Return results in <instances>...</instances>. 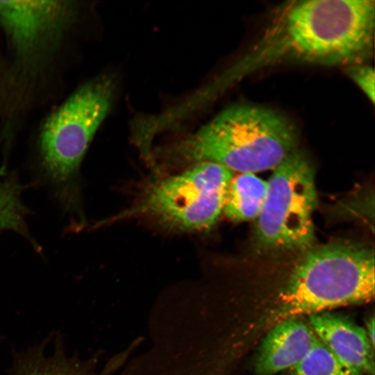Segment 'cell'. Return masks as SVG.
<instances>
[{"label": "cell", "mask_w": 375, "mask_h": 375, "mask_svg": "<svg viewBox=\"0 0 375 375\" xmlns=\"http://www.w3.org/2000/svg\"><path fill=\"white\" fill-rule=\"evenodd\" d=\"M309 322L316 337L342 363L360 374H374V348L365 329L325 312L309 315Z\"/></svg>", "instance_id": "obj_8"}, {"label": "cell", "mask_w": 375, "mask_h": 375, "mask_svg": "<svg viewBox=\"0 0 375 375\" xmlns=\"http://www.w3.org/2000/svg\"><path fill=\"white\" fill-rule=\"evenodd\" d=\"M133 342L127 349L113 356L99 373L86 362L69 360L58 353L46 356L35 353L18 367L15 375H111L127 360L136 347Z\"/></svg>", "instance_id": "obj_10"}, {"label": "cell", "mask_w": 375, "mask_h": 375, "mask_svg": "<svg viewBox=\"0 0 375 375\" xmlns=\"http://www.w3.org/2000/svg\"><path fill=\"white\" fill-rule=\"evenodd\" d=\"M374 283L370 247L347 241L311 247L280 294L276 320L369 302L374 297Z\"/></svg>", "instance_id": "obj_3"}, {"label": "cell", "mask_w": 375, "mask_h": 375, "mask_svg": "<svg viewBox=\"0 0 375 375\" xmlns=\"http://www.w3.org/2000/svg\"><path fill=\"white\" fill-rule=\"evenodd\" d=\"M374 317H371L368 322H367L365 332L367 333V335L368 337L369 341L372 346V347L374 349Z\"/></svg>", "instance_id": "obj_15"}, {"label": "cell", "mask_w": 375, "mask_h": 375, "mask_svg": "<svg viewBox=\"0 0 375 375\" xmlns=\"http://www.w3.org/2000/svg\"><path fill=\"white\" fill-rule=\"evenodd\" d=\"M115 90L114 78L101 75L83 84L44 120L38 152L44 174L69 190L86 151L108 113Z\"/></svg>", "instance_id": "obj_4"}, {"label": "cell", "mask_w": 375, "mask_h": 375, "mask_svg": "<svg viewBox=\"0 0 375 375\" xmlns=\"http://www.w3.org/2000/svg\"><path fill=\"white\" fill-rule=\"evenodd\" d=\"M299 134L286 117L269 108L239 104L225 108L194 133L161 150L165 161L211 162L231 171L274 169L297 147Z\"/></svg>", "instance_id": "obj_2"}, {"label": "cell", "mask_w": 375, "mask_h": 375, "mask_svg": "<svg viewBox=\"0 0 375 375\" xmlns=\"http://www.w3.org/2000/svg\"><path fill=\"white\" fill-rule=\"evenodd\" d=\"M233 173L204 162L156 181L119 217H145L168 228L192 231L212 228L224 208Z\"/></svg>", "instance_id": "obj_5"}, {"label": "cell", "mask_w": 375, "mask_h": 375, "mask_svg": "<svg viewBox=\"0 0 375 375\" xmlns=\"http://www.w3.org/2000/svg\"><path fill=\"white\" fill-rule=\"evenodd\" d=\"M78 6L65 1H0V28L14 56V76H31L59 47Z\"/></svg>", "instance_id": "obj_7"}, {"label": "cell", "mask_w": 375, "mask_h": 375, "mask_svg": "<svg viewBox=\"0 0 375 375\" xmlns=\"http://www.w3.org/2000/svg\"><path fill=\"white\" fill-rule=\"evenodd\" d=\"M2 67V60L1 59V56H0V69H1Z\"/></svg>", "instance_id": "obj_16"}, {"label": "cell", "mask_w": 375, "mask_h": 375, "mask_svg": "<svg viewBox=\"0 0 375 375\" xmlns=\"http://www.w3.org/2000/svg\"><path fill=\"white\" fill-rule=\"evenodd\" d=\"M373 0L292 1L281 6L243 60L248 69L277 61L364 64L373 53Z\"/></svg>", "instance_id": "obj_1"}, {"label": "cell", "mask_w": 375, "mask_h": 375, "mask_svg": "<svg viewBox=\"0 0 375 375\" xmlns=\"http://www.w3.org/2000/svg\"><path fill=\"white\" fill-rule=\"evenodd\" d=\"M20 185L14 178L0 177V231L12 230L29 238L26 209L20 199Z\"/></svg>", "instance_id": "obj_12"}, {"label": "cell", "mask_w": 375, "mask_h": 375, "mask_svg": "<svg viewBox=\"0 0 375 375\" xmlns=\"http://www.w3.org/2000/svg\"><path fill=\"white\" fill-rule=\"evenodd\" d=\"M273 169L256 218V245L265 251L303 253L314 242L317 194L312 165L296 149Z\"/></svg>", "instance_id": "obj_6"}, {"label": "cell", "mask_w": 375, "mask_h": 375, "mask_svg": "<svg viewBox=\"0 0 375 375\" xmlns=\"http://www.w3.org/2000/svg\"><path fill=\"white\" fill-rule=\"evenodd\" d=\"M316 335L297 318L277 322L265 336L256 360L259 375H274L294 367L311 349Z\"/></svg>", "instance_id": "obj_9"}, {"label": "cell", "mask_w": 375, "mask_h": 375, "mask_svg": "<svg viewBox=\"0 0 375 375\" xmlns=\"http://www.w3.org/2000/svg\"><path fill=\"white\" fill-rule=\"evenodd\" d=\"M348 72L353 82L363 92L367 98L374 103V71L364 64L349 67Z\"/></svg>", "instance_id": "obj_14"}, {"label": "cell", "mask_w": 375, "mask_h": 375, "mask_svg": "<svg viewBox=\"0 0 375 375\" xmlns=\"http://www.w3.org/2000/svg\"><path fill=\"white\" fill-rule=\"evenodd\" d=\"M292 369L293 375H360L342 363L317 337L310 351Z\"/></svg>", "instance_id": "obj_13"}, {"label": "cell", "mask_w": 375, "mask_h": 375, "mask_svg": "<svg viewBox=\"0 0 375 375\" xmlns=\"http://www.w3.org/2000/svg\"><path fill=\"white\" fill-rule=\"evenodd\" d=\"M267 181L251 173L233 178L224 208L226 217L234 222L256 219L267 192Z\"/></svg>", "instance_id": "obj_11"}]
</instances>
